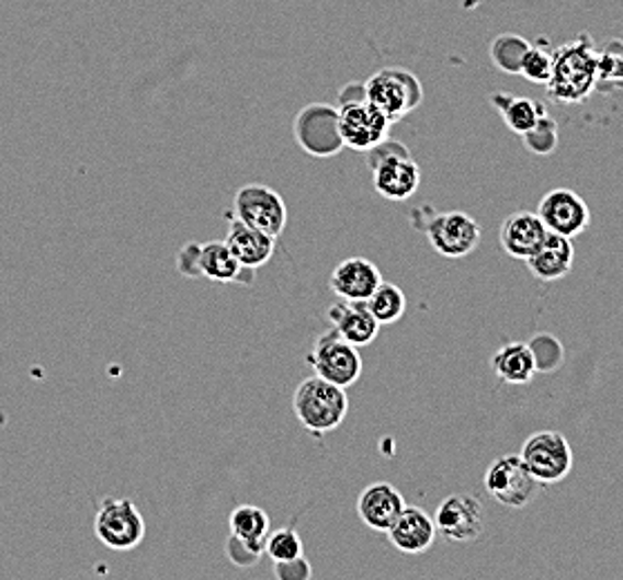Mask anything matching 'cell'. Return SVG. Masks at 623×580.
<instances>
[{"label":"cell","instance_id":"1","mask_svg":"<svg viewBox=\"0 0 623 580\" xmlns=\"http://www.w3.org/2000/svg\"><path fill=\"white\" fill-rule=\"evenodd\" d=\"M554 56L552 77L545 83L547 96L558 103H584L590 92L597 90V66H599V49L588 34L560 45Z\"/></svg>","mask_w":623,"mask_h":580},{"label":"cell","instance_id":"2","mask_svg":"<svg viewBox=\"0 0 623 580\" xmlns=\"http://www.w3.org/2000/svg\"><path fill=\"white\" fill-rule=\"evenodd\" d=\"M366 166L371 170L373 187L387 202H407L420 187V166L400 141L387 137L378 146L369 148Z\"/></svg>","mask_w":623,"mask_h":580},{"label":"cell","instance_id":"3","mask_svg":"<svg viewBox=\"0 0 623 580\" xmlns=\"http://www.w3.org/2000/svg\"><path fill=\"white\" fill-rule=\"evenodd\" d=\"M293 413L308 433H331L347 420V389L318 375L306 377L293 394Z\"/></svg>","mask_w":623,"mask_h":580},{"label":"cell","instance_id":"4","mask_svg":"<svg viewBox=\"0 0 623 580\" xmlns=\"http://www.w3.org/2000/svg\"><path fill=\"white\" fill-rule=\"evenodd\" d=\"M418 215H422V226L418 228L427 235L431 248L445 260H463V257L478 248L480 226L467 213H435L433 208L424 206L418 211Z\"/></svg>","mask_w":623,"mask_h":580},{"label":"cell","instance_id":"5","mask_svg":"<svg viewBox=\"0 0 623 580\" xmlns=\"http://www.w3.org/2000/svg\"><path fill=\"white\" fill-rule=\"evenodd\" d=\"M94 536L112 551H131L146 536V521L131 498L107 496L94 515Z\"/></svg>","mask_w":623,"mask_h":580},{"label":"cell","instance_id":"6","mask_svg":"<svg viewBox=\"0 0 623 580\" xmlns=\"http://www.w3.org/2000/svg\"><path fill=\"white\" fill-rule=\"evenodd\" d=\"M295 144L310 157L329 159L344 150L340 135L338 105L331 103H308L293 121Z\"/></svg>","mask_w":623,"mask_h":580},{"label":"cell","instance_id":"7","mask_svg":"<svg viewBox=\"0 0 623 580\" xmlns=\"http://www.w3.org/2000/svg\"><path fill=\"white\" fill-rule=\"evenodd\" d=\"M366 99L392 123L400 121L422 103V83L405 68H385L364 81Z\"/></svg>","mask_w":623,"mask_h":580},{"label":"cell","instance_id":"8","mask_svg":"<svg viewBox=\"0 0 623 580\" xmlns=\"http://www.w3.org/2000/svg\"><path fill=\"white\" fill-rule=\"evenodd\" d=\"M521 460L541 485L566 480L575 465V454L568 437L556 431L532 433L521 446Z\"/></svg>","mask_w":623,"mask_h":580},{"label":"cell","instance_id":"9","mask_svg":"<svg viewBox=\"0 0 623 580\" xmlns=\"http://www.w3.org/2000/svg\"><path fill=\"white\" fill-rule=\"evenodd\" d=\"M308 366L314 368V375L349 389L353 386L364 368L362 355L358 346L349 344L338 331L329 329L314 342V349L306 355Z\"/></svg>","mask_w":623,"mask_h":580},{"label":"cell","instance_id":"10","mask_svg":"<svg viewBox=\"0 0 623 580\" xmlns=\"http://www.w3.org/2000/svg\"><path fill=\"white\" fill-rule=\"evenodd\" d=\"M485 491L506 509H523L536 500L541 482L530 474L521 456H501L496 458L483 478Z\"/></svg>","mask_w":623,"mask_h":580},{"label":"cell","instance_id":"11","mask_svg":"<svg viewBox=\"0 0 623 580\" xmlns=\"http://www.w3.org/2000/svg\"><path fill=\"white\" fill-rule=\"evenodd\" d=\"M230 215L275 239L284 232L288 221V211L280 192L262 183L241 185L235 195Z\"/></svg>","mask_w":623,"mask_h":580},{"label":"cell","instance_id":"12","mask_svg":"<svg viewBox=\"0 0 623 580\" xmlns=\"http://www.w3.org/2000/svg\"><path fill=\"white\" fill-rule=\"evenodd\" d=\"M435 532L452 543H472L483 536L487 513L485 504L469 493L448 496L433 513Z\"/></svg>","mask_w":623,"mask_h":580},{"label":"cell","instance_id":"13","mask_svg":"<svg viewBox=\"0 0 623 580\" xmlns=\"http://www.w3.org/2000/svg\"><path fill=\"white\" fill-rule=\"evenodd\" d=\"M338 116L344 148L355 152H366L369 148L378 146L383 139H387L392 127V121L369 99L338 105Z\"/></svg>","mask_w":623,"mask_h":580},{"label":"cell","instance_id":"14","mask_svg":"<svg viewBox=\"0 0 623 580\" xmlns=\"http://www.w3.org/2000/svg\"><path fill=\"white\" fill-rule=\"evenodd\" d=\"M539 217L543 219L547 232H556L564 237H577L590 226V206L581 195L568 187L550 190L539 202Z\"/></svg>","mask_w":623,"mask_h":580},{"label":"cell","instance_id":"15","mask_svg":"<svg viewBox=\"0 0 623 580\" xmlns=\"http://www.w3.org/2000/svg\"><path fill=\"white\" fill-rule=\"evenodd\" d=\"M405 507L407 504L403 493L389 482H373L358 498L360 521L369 530L383 534L389 532V527L394 525V521L398 519Z\"/></svg>","mask_w":623,"mask_h":580},{"label":"cell","instance_id":"16","mask_svg":"<svg viewBox=\"0 0 623 580\" xmlns=\"http://www.w3.org/2000/svg\"><path fill=\"white\" fill-rule=\"evenodd\" d=\"M327 317L331 321V329L358 349L369 346L381 333L378 319L371 315L366 302L338 299L333 306H329Z\"/></svg>","mask_w":623,"mask_h":580},{"label":"cell","instance_id":"17","mask_svg":"<svg viewBox=\"0 0 623 580\" xmlns=\"http://www.w3.org/2000/svg\"><path fill=\"white\" fill-rule=\"evenodd\" d=\"M383 282L381 269L373 264L366 257H349V260L340 262L331 277L329 286L338 299H353V302H366L369 295L376 291Z\"/></svg>","mask_w":623,"mask_h":580},{"label":"cell","instance_id":"18","mask_svg":"<svg viewBox=\"0 0 623 580\" xmlns=\"http://www.w3.org/2000/svg\"><path fill=\"white\" fill-rule=\"evenodd\" d=\"M226 219H228L226 246L235 254V260L241 266L256 269V271L262 269L264 264H269L273 252H275V237L239 221L230 213H226Z\"/></svg>","mask_w":623,"mask_h":580},{"label":"cell","instance_id":"19","mask_svg":"<svg viewBox=\"0 0 623 580\" xmlns=\"http://www.w3.org/2000/svg\"><path fill=\"white\" fill-rule=\"evenodd\" d=\"M530 273L541 282L564 280L575 264V246L570 237L547 232L541 246L525 260Z\"/></svg>","mask_w":623,"mask_h":580},{"label":"cell","instance_id":"20","mask_svg":"<svg viewBox=\"0 0 623 580\" xmlns=\"http://www.w3.org/2000/svg\"><path fill=\"white\" fill-rule=\"evenodd\" d=\"M387 534L398 551L411 556L427 551L439 536L433 519L420 507H405Z\"/></svg>","mask_w":623,"mask_h":580},{"label":"cell","instance_id":"21","mask_svg":"<svg viewBox=\"0 0 623 580\" xmlns=\"http://www.w3.org/2000/svg\"><path fill=\"white\" fill-rule=\"evenodd\" d=\"M545 235L547 228L539 217V213L521 211L506 217V221L501 224V232H498V239H501V246L510 257L525 262L528 257L541 246Z\"/></svg>","mask_w":623,"mask_h":580},{"label":"cell","instance_id":"22","mask_svg":"<svg viewBox=\"0 0 623 580\" xmlns=\"http://www.w3.org/2000/svg\"><path fill=\"white\" fill-rule=\"evenodd\" d=\"M200 269L202 277L222 284H246L251 286L256 282V269L241 266L226 241H206L200 250Z\"/></svg>","mask_w":623,"mask_h":580},{"label":"cell","instance_id":"23","mask_svg":"<svg viewBox=\"0 0 623 580\" xmlns=\"http://www.w3.org/2000/svg\"><path fill=\"white\" fill-rule=\"evenodd\" d=\"M491 107L503 116L506 125L514 135H525L530 127L547 112L543 103L528 99V96H517L510 92H494L489 96Z\"/></svg>","mask_w":623,"mask_h":580},{"label":"cell","instance_id":"24","mask_svg":"<svg viewBox=\"0 0 623 580\" xmlns=\"http://www.w3.org/2000/svg\"><path fill=\"white\" fill-rule=\"evenodd\" d=\"M491 371L506 384H530L536 375L530 346L523 342L501 346L491 355Z\"/></svg>","mask_w":623,"mask_h":580},{"label":"cell","instance_id":"25","mask_svg":"<svg viewBox=\"0 0 623 580\" xmlns=\"http://www.w3.org/2000/svg\"><path fill=\"white\" fill-rule=\"evenodd\" d=\"M228 527H230V534H235V536H239V538H243L248 543H253V545L267 547V536L271 532V519H269V513L262 507L239 504L230 513Z\"/></svg>","mask_w":623,"mask_h":580},{"label":"cell","instance_id":"26","mask_svg":"<svg viewBox=\"0 0 623 580\" xmlns=\"http://www.w3.org/2000/svg\"><path fill=\"white\" fill-rule=\"evenodd\" d=\"M366 306H369L371 315L378 319L381 327L394 325V321H398L407 310V297H405L400 286L383 280L381 286L369 295Z\"/></svg>","mask_w":623,"mask_h":580},{"label":"cell","instance_id":"27","mask_svg":"<svg viewBox=\"0 0 623 580\" xmlns=\"http://www.w3.org/2000/svg\"><path fill=\"white\" fill-rule=\"evenodd\" d=\"M530 41L519 34H501L489 43V58L496 70L506 75H519L525 52L530 49Z\"/></svg>","mask_w":623,"mask_h":580},{"label":"cell","instance_id":"28","mask_svg":"<svg viewBox=\"0 0 623 580\" xmlns=\"http://www.w3.org/2000/svg\"><path fill=\"white\" fill-rule=\"evenodd\" d=\"M528 346H530L536 373H554L566 360L564 344H560V340L554 338L552 333H536L528 342Z\"/></svg>","mask_w":623,"mask_h":580},{"label":"cell","instance_id":"29","mask_svg":"<svg viewBox=\"0 0 623 580\" xmlns=\"http://www.w3.org/2000/svg\"><path fill=\"white\" fill-rule=\"evenodd\" d=\"M605 83H612L610 90H623V43L610 41L599 49L597 66V90H603Z\"/></svg>","mask_w":623,"mask_h":580},{"label":"cell","instance_id":"30","mask_svg":"<svg viewBox=\"0 0 623 580\" xmlns=\"http://www.w3.org/2000/svg\"><path fill=\"white\" fill-rule=\"evenodd\" d=\"M523 146L539 157H550L558 148V123L545 112L525 135H521Z\"/></svg>","mask_w":623,"mask_h":580},{"label":"cell","instance_id":"31","mask_svg":"<svg viewBox=\"0 0 623 580\" xmlns=\"http://www.w3.org/2000/svg\"><path fill=\"white\" fill-rule=\"evenodd\" d=\"M552 68H554L552 52H547L545 47H539V45H530V49L523 56L519 75L523 79L532 81V83L545 86L550 81V77H552Z\"/></svg>","mask_w":623,"mask_h":580},{"label":"cell","instance_id":"32","mask_svg":"<svg viewBox=\"0 0 623 580\" xmlns=\"http://www.w3.org/2000/svg\"><path fill=\"white\" fill-rule=\"evenodd\" d=\"M267 556L273 558V562L277 560H291L304 554V545L299 534L293 527H282L277 532H269L267 536V547H264Z\"/></svg>","mask_w":623,"mask_h":580},{"label":"cell","instance_id":"33","mask_svg":"<svg viewBox=\"0 0 623 580\" xmlns=\"http://www.w3.org/2000/svg\"><path fill=\"white\" fill-rule=\"evenodd\" d=\"M224 554L235 567H256L264 556V547L253 545V543H248V541L230 534L226 545H224Z\"/></svg>","mask_w":623,"mask_h":580},{"label":"cell","instance_id":"34","mask_svg":"<svg viewBox=\"0 0 623 580\" xmlns=\"http://www.w3.org/2000/svg\"><path fill=\"white\" fill-rule=\"evenodd\" d=\"M200 250H202L200 241H189L177 252V271L183 277H189V280H200L202 277Z\"/></svg>","mask_w":623,"mask_h":580},{"label":"cell","instance_id":"35","mask_svg":"<svg viewBox=\"0 0 623 580\" xmlns=\"http://www.w3.org/2000/svg\"><path fill=\"white\" fill-rule=\"evenodd\" d=\"M273 573L277 580H308L314 576V567H310V562L302 554L291 560H277Z\"/></svg>","mask_w":623,"mask_h":580},{"label":"cell","instance_id":"36","mask_svg":"<svg viewBox=\"0 0 623 580\" xmlns=\"http://www.w3.org/2000/svg\"><path fill=\"white\" fill-rule=\"evenodd\" d=\"M366 99V88L364 83H347L340 94H338V105H347V103H358Z\"/></svg>","mask_w":623,"mask_h":580}]
</instances>
